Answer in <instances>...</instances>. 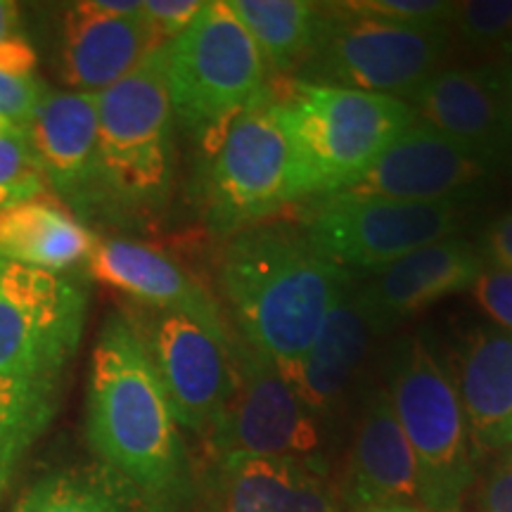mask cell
Listing matches in <instances>:
<instances>
[{
    "instance_id": "cell-1",
    "label": "cell",
    "mask_w": 512,
    "mask_h": 512,
    "mask_svg": "<svg viewBox=\"0 0 512 512\" xmlns=\"http://www.w3.org/2000/svg\"><path fill=\"white\" fill-rule=\"evenodd\" d=\"M86 434L102 467L147 508L169 510L188 486V453L150 356L124 311L110 313L88 370Z\"/></svg>"
},
{
    "instance_id": "cell-2",
    "label": "cell",
    "mask_w": 512,
    "mask_h": 512,
    "mask_svg": "<svg viewBox=\"0 0 512 512\" xmlns=\"http://www.w3.org/2000/svg\"><path fill=\"white\" fill-rule=\"evenodd\" d=\"M219 283L249 347L287 380L323 330L347 275L325 261L302 230L259 223L230 235Z\"/></svg>"
},
{
    "instance_id": "cell-3",
    "label": "cell",
    "mask_w": 512,
    "mask_h": 512,
    "mask_svg": "<svg viewBox=\"0 0 512 512\" xmlns=\"http://www.w3.org/2000/svg\"><path fill=\"white\" fill-rule=\"evenodd\" d=\"M88 292L74 275L5 261L0 273V422L31 444L57 411L79 351Z\"/></svg>"
},
{
    "instance_id": "cell-4",
    "label": "cell",
    "mask_w": 512,
    "mask_h": 512,
    "mask_svg": "<svg viewBox=\"0 0 512 512\" xmlns=\"http://www.w3.org/2000/svg\"><path fill=\"white\" fill-rule=\"evenodd\" d=\"M176 117L157 50L136 72L98 93L100 219L143 223L174 185Z\"/></svg>"
},
{
    "instance_id": "cell-5",
    "label": "cell",
    "mask_w": 512,
    "mask_h": 512,
    "mask_svg": "<svg viewBox=\"0 0 512 512\" xmlns=\"http://www.w3.org/2000/svg\"><path fill=\"white\" fill-rule=\"evenodd\" d=\"M297 162L302 200L347 190L415 124L401 98L285 79L271 88Z\"/></svg>"
},
{
    "instance_id": "cell-6",
    "label": "cell",
    "mask_w": 512,
    "mask_h": 512,
    "mask_svg": "<svg viewBox=\"0 0 512 512\" xmlns=\"http://www.w3.org/2000/svg\"><path fill=\"white\" fill-rule=\"evenodd\" d=\"M202 140L195 200L216 235L230 238L302 200L290 133L268 86L252 105Z\"/></svg>"
},
{
    "instance_id": "cell-7",
    "label": "cell",
    "mask_w": 512,
    "mask_h": 512,
    "mask_svg": "<svg viewBox=\"0 0 512 512\" xmlns=\"http://www.w3.org/2000/svg\"><path fill=\"white\" fill-rule=\"evenodd\" d=\"M387 375L396 420L418 463L422 508L458 512L475 482V448L451 366L415 335L396 342Z\"/></svg>"
},
{
    "instance_id": "cell-8",
    "label": "cell",
    "mask_w": 512,
    "mask_h": 512,
    "mask_svg": "<svg viewBox=\"0 0 512 512\" xmlns=\"http://www.w3.org/2000/svg\"><path fill=\"white\" fill-rule=\"evenodd\" d=\"M174 117L204 138L266 91V62L226 0H209L157 50Z\"/></svg>"
},
{
    "instance_id": "cell-9",
    "label": "cell",
    "mask_w": 512,
    "mask_h": 512,
    "mask_svg": "<svg viewBox=\"0 0 512 512\" xmlns=\"http://www.w3.org/2000/svg\"><path fill=\"white\" fill-rule=\"evenodd\" d=\"M448 27H408L323 5V24L297 79L406 98L451 53Z\"/></svg>"
},
{
    "instance_id": "cell-10",
    "label": "cell",
    "mask_w": 512,
    "mask_h": 512,
    "mask_svg": "<svg viewBox=\"0 0 512 512\" xmlns=\"http://www.w3.org/2000/svg\"><path fill=\"white\" fill-rule=\"evenodd\" d=\"M460 221V200L392 202L335 192L311 202L299 230L332 266L375 273L453 235Z\"/></svg>"
},
{
    "instance_id": "cell-11",
    "label": "cell",
    "mask_w": 512,
    "mask_h": 512,
    "mask_svg": "<svg viewBox=\"0 0 512 512\" xmlns=\"http://www.w3.org/2000/svg\"><path fill=\"white\" fill-rule=\"evenodd\" d=\"M124 316L150 356L178 425L207 439L238 389L235 342L176 311L131 304Z\"/></svg>"
},
{
    "instance_id": "cell-12",
    "label": "cell",
    "mask_w": 512,
    "mask_h": 512,
    "mask_svg": "<svg viewBox=\"0 0 512 512\" xmlns=\"http://www.w3.org/2000/svg\"><path fill=\"white\" fill-rule=\"evenodd\" d=\"M233 354L238 389L209 432L211 453L216 458L247 453L316 463L320 451L316 415L304 406L283 373L249 344H235Z\"/></svg>"
},
{
    "instance_id": "cell-13",
    "label": "cell",
    "mask_w": 512,
    "mask_h": 512,
    "mask_svg": "<svg viewBox=\"0 0 512 512\" xmlns=\"http://www.w3.org/2000/svg\"><path fill=\"white\" fill-rule=\"evenodd\" d=\"M403 102L418 124L467 147L494 169L512 159L503 67H441Z\"/></svg>"
},
{
    "instance_id": "cell-14",
    "label": "cell",
    "mask_w": 512,
    "mask_h": 512,
    "mask_svg": "<svg viewBox=\"0 0 512 512\" xmlns=\"http://www.w3.org/2000/svg\"><path fill=\"white\" fill-rule=\"evenodd\" d=\"M38 174L55 202L83 221H100L98 95L50 91L27 126Z\"/></svg>"
},
{
    "instance_id": "cell-15",
    "label": "cell",
    "mask_w": 512,
    "mask_h": 512,
    "mask_svg": "<svg viewBox=\"0 0 512 512\" xmlns=\"http://www.w3.org/2000/svg\"><path fill=\"white\" fill-rule=\"evenodd\" d=\"M494 171L475 152L415 121L342 192L392 202L463 200Z\"/></svg>"
},
{
    "instance_id": "cell-16",
    "label": "cell",
    "mask_w": 512,
    "mask_h": 512,
    "mask_svg": "<svg viewBox=\"0 0 512 512\" xmlns=\"http://www.w3.org/2000/svg\"><path fill=\"white\" fill-rule=\"evenodd\" d=\"M482 268L470 240L448 235L375 271L356 297L377 335H384L427 306L470 290Z\"/></svg>"
},
{
    "instance_id": "cell-17",
    "label": "cell",
    "mask_w": 512,
    "mask_h": 512,
    "mask_svg": "<svg viewBox=\"0 0 512 512\" xmlns=\"http://www.w3.org/2000/svg\"><path fill=\"white\" fill-rule=\"evenodd\" d=\"M86 266L95 280L126 294L133 304L183 313L216 337L233 342L216 299L157 247L124 238L98 240Z\"/></svg>"
},
{
    "instance_id": "cell-18",
    "label": "cell",
    "mask_w": 512,
    "mask_h": 512,
    "mask_svg": "<svg viewBox=\"0 0 512 512\" xmlns=\"http://www.w3.org/2000/svg\"><path fill=\"white\" fill-rule=\"evenodd\" d=\"M162 46L140 15H112L100 0L64 12L60 69L69 91L102 93L136 72Z\"/></svg>"
},
{
    "instance_id": "cell-19",
    "label": "cell",
    "mask_w": 512,
    "mask_h": 512,
    "mask_svg": "<svg viewBox=\"0 0 512 512\" xmlns=\"http://www.w3.org/2000/svg\"><path fill=\"white\" fill-rule=\"evenodd\" d=\"M214 505L216 512H342L323 467L247 453L216 458Z\"/></svg>"
},
{
    "instance_id": "cell-20",
    "label": "cell",
    "mask_w": 512,
    "mask_h": 512,
    "mask_svg": "<svg viewBox=\"0 0 512 512\" xmlns=\"http://www.w3.org/2000/svg\"><path fill=\"white\" fill-rule=\"evenodd\" d=\"M349 501L366 508L422 505L420 472L387 387L368 394L349 460Z\"/></svg>"
},
{
    "instance_id": "cell-21",
    "label": "cell",
    "mask_w": 512,
    "mask_h": 512,
    "mask_svg": "<svg viewBox=\"0 0 512 512\" xmlns=\"http://www.w3.org/2000/svg\"><path fill=\"white\" fill-rule=\"evenodd\" d=\"M472 448H512V335L496 325H475L460 337L451 366Z\"/></svg>"
},
{
    "instance_id": "cell-22",
    "label": "cell",
    "mask_w": 512,
    "mask_h": 512,
    "mask_svg": "<svg viewBox=\"0 0 512 512\" xmlns=\"http://www.w3.org/2000/svg\"><path fill=\"white\" fill-rule=\"evenodd\" d=\"M377 332L370 323L356 290L347 285L337 294L335 304L325 318L323 330L306 351L294 373L287 377L294 392L316 418L335 413L354 382L373 347Z\"/></svg>"
},
{
    "instance_id": "cell-23",
    "label": "cell",
    "mask_w": 512,
    "mask_h": 512,
    "mask_svg": "<svg viewBox=\"0 0 512 512\" xmlns=\"http://www.w3.org/2000/svg\"><path fill=\"white\" fill-rule=\"evenodd\" d=\"M98 238L48 195L0 209V256L10 264L64 273L88 264Z\"/></svg>"
},
{
    "instance_id": "cell-24",
    "label": "cell",
    "mask_w": 512,
    "mask_h": 512,
    "mask_svg": "<svg viewBox=\"0 0 512 512\" xmlns=\"http://www.w3.org/2000/svg\"><path fill=\"white\" fill-rule=\"evenodd\" d=\"M275 74L299 72L323 24V5L306 0H226Z\"/></svg>"
},
{
    "instance_id": "cell-25",
    "label": "cell",
    "mask_w": 512,
    "mask_h": 512,
    "mask_svg": "<svg viewBox=\"0 0 512 512\" xmlns=\"http://www.w3.org/2000/svg\"><path fill=\"white\" fill-rule=\"evenodd\" d=\"M131 501L138 498L107 470H67L38 479L12 512H131Z\"/></svg>"
},
{
    "instance_id": "cell-26",
    "label": "cell",
    "mask_w": 512,
    "mask_h": 512,
    "mask_svg": "<svg viewBox=\"0 0 512 512\" xmlns=\"http://www.w3.org/2000/svg\"><path fill=\"white\" fill-rule=\"evenodd\" d=\"M448 31L465 46L484 50L508 46L512 38V0H467L453 3Z\"/></svg>"
},
{
    "instance_id": "cell-27",
    "label": "cell",
    "mask_w": 512,
    "mask_h": 512,
    "mask_svg": "<svg viewBox=\"0 0 512 512\" xmlns=\"http://www.w3.org/2000/svg\"><path fill=\"white\" fill-rule=\"evenodd\" d=\"M344 8L358 15L394 24H408V27H448L453 3L441 0H351Z\"/></svg>"
},
{
    "instance_id": "cell-28",
    "label": "cell",
    "mask_w": 512,
    "mask_h": 512,
    "mask_svg": "<svg viewBox=\"0 0 512 512\" xmlns=\"http://www.w3.org/2000/svg\"><path fill=\"white\" fill-rule=\"evenodd\" d=\"M36 50L22 31V12L12 0H0V72L31 76L36 72Z\"/></svg>"
},
{
    "instance_id": "cell-29",
    "label": "cell",
    "mask_w": 512,
    "mask_h": 512,
    "mask_svg": "<svg viewBox=\"0 0 512 512\" xmlns=\"http://www.w3.org/2000/svg\"><path fill=\"white\" fill-rule=\"evenodd\" d=\"M48 93L50 88L36 74L0 72V119L27 128Z\"/></svg>"
},
{
    "instance_id": "cell-30",
    "label": "cell",
    "mask_w": 512,
    "mask_h": 512,
    "mask_svg": "<svg viewBox=\"0 0 512 512\" xmlns=\"http://www.w3.org/2000/svg\"><path fill=\"white\" fill-rule=\"evenodd\" d=\"M470 290L496 328L512 335V273L498 266H484Z\"/></svg>"
},
{
    "instance_id": "cell-31",
    "label": "cell",
    "mask_w": 512,
    "mask_h": 512,
    "mask_svg": "<svg viewBox=\"0 0 512 512\" xmlns=\"http://www.w3.org/2000/svg\"><path fill=\"white\" fill-rule=\"evenodd\" d=\"M0 188H43L27 131L0 136Z\"/></svg>"
},
{
    "instance_id": "cell-32",
    "label": "cell",
    "mask_w": 512,
    "mask_h": 512,
    "mask_svg": "<svg viewBox=\"0 0 512 512\" xmlns=\"http://www.w3.org/2000/svg\"><path fill=\"white\" fill-rule=\"evenodd\" d=\"M202 5L200 0H147L143 3V17L159 46H166L195 22Z\"/></svg>"
},
{
    "instance_id": "cell-33",
    "label": "cell",
    "mask_w": 512,
    "mask_h": 512,
    "mask_svg": "<svg viewBox=\"0 0 512 512\" xmlns=\"http://www.w3.org/2000/svg\"><path fill=\"white\" fill-rule=\"evenodd\" d=\"M482 512H512V448L498 453V460L486 472L479 486Z\"/></svg>"
},
{
    "instance_id": "cell-34",
    "label": "cell",
    "mask_w": 512,
    "mask_h": 512,
    "mask_svg": "<svg viewBox=\"0 0 512 512\" xmlns=\"http://www.w3.org/2000/svg\"><path fill=\"white\" fill-rule=\"evenodd\" d=\"M31 446L34 444L29 439H24L22 434H17L8 425L0 422V501L10 491V486L19 472V465L24 463Z\"/></svg>"
},
{
    "instance_id": "cell-35",
    "label": "cell",
    "mask_w": 512,
    "mask_h": 512,
    "mask_svg": "<svg viewBox=\"0 0 512 512\" xmlns=\"http://www.w3.org/2000/svg\"><path fill=\"white\" fill-rule=\"evenodd\" d=\"M486 254L494 266L512 273V209L498 216L486 230Z\"/></svg>"
},
{
    "instance_id": "cell-36",
    "label": "cell",
    "mask_w": 512,
    "mask_h": 512,
    "mask_svg": "<svg viewBox=\"0 0 512 512\" xmlns=\"http://www.w3.org/2000/svg\"><path fill=\"white\" fill-rule=\"evenodd\" d=\"M48 195V190L43 188H0V209H8L12 204L34 200V197Z\"/></svg>"
},
{
    "instance_id": "cell-37",
    "label": "cell",
    "mask_w": 512,
    "mask_h": 512,
    "mask_svg": "<svg viewBox=\"0 0 512 512\" xmlns=\"http://www.w3.org/2000/svg\"><path fill=\"white\" fill-rule=\"evenodd\" d=\"M503 67V81H505V95H508V114H510V131H512V60H508Z\"/></svg>"
},
{
    "instance_id": "cell-38",
    "label": "cell",
    "mask_w": 512,
    "mask_h": 512,
    "mask_svg": "<svg viewBox=\"0 0 512 512\" xmlns=\"http://www.w3.org/2000/svg\"><path fill=\"white\" fill-rule=\"evenodd\" d=\"M361 512H427L422 508H406V505H387V508H366Z\"/></svg>"
},
{
    "instance_id": "cell-39",
    "label": "cell",
    "mask_w": 512,
    "mask_h": 512,
    "mask_svg": "<svg viewBox=\"0 0 512 512\" xmlns=\"http://www.w3.org/2000/svg\"><path fill=\"white\" fill-rule=\"evenodd\" d=\"M505 53H508V60H512V38L508 41V46H505Z\"/></svg>"
},
{
    "instance_id": "cell-40",
    "label": "cell",
    "mask_w": 512,
    "mask_h": 512,
    "mask_svg": "<svg viewBox=\"0 0 512 512\" xmlns=\"http://www.w3.org/2000/svg\"><path fill=\"white\" fill-rule=\"evenodd\" d=\"M143 512H169V510H157V508H143Z\"/></svg>"
},
{
    "instance_id": "cell-41",
    "label": "cell",
    "mask_w": 512,
    "mask_h": 512,
    "mask_svg": "<svg viewBox=\"0 0 512 512\" xmlns=\"http://www.w3.org/2000/svg\"><path fill=\"white\" fill-rule=\"evenodd\" d=\"M3 268H5V259H3V256H0V273H3Z\"/></svg>"
}]
</instances>
